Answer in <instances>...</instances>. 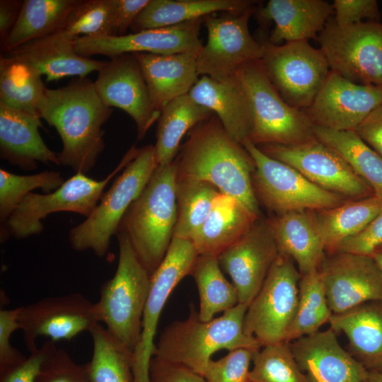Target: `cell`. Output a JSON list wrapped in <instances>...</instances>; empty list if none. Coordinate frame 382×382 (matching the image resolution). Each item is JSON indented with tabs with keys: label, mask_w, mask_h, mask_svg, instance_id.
Returning a JSON list of instances; mask_svg holds the SVG:
<instances>
[{
	"label": "cell",
	"mask_w": 382,
	"mask_h": 382,
	"mask_svg": "<svg viewBox=\"0 0 382 382\" xmlns=\"http://www.w3.org/2000/svg\"><path fill=\"white\" fill-rule=\"evenodd\" d=\"M316 40L331 71L357 84L382 86V23L339 26L330 18Z\"/></svg>",
	"instance_id": "30bf717a"
},
{
	"label": "cell",
	"mask_w": 382,
	"mask_h": 382,
	"mask_svg": "<svg viewBox=\"0 0 382 382\" xmlns=\"http://www.w3.org/2000/svg\"><path fill=\"white\" fill-rule=\"evenodd\" d=\"M381 245L382 210L359 232L340 243L334 253H348L371 256Z\"/></svg>",
	"instance_id": "7dc6e473"
},
{
	"label": "cell",
	"mask_w": 382,
	"mask_h": 382,
	"mask_svg": "<svg viewBox=\"0 0 382 382\" xmlns=\"http://www.w3.org/2000/svg\"><path fill=\"white\" fill-rule=\"evenodd\" d=\"M267 156L298 170L309 181L349 199L374 195L371 188L328 146L314 138L294 145H257Z\"/></svg>",
	"instance_id": "9a60e30c"
},
{
	"label": "cell",
	"mask_w": 382,
	"mask_h": 382,
	"mask_svg": "<svg viewBox=\"0 0 382 382\" xmlns=\"http://www.w3.org/2000/svg\"><path fill=\"white\" fill-rule=\"evenodd\" d=\"M254 11L253 6L239 13L204 18L207 41L197 55L199 75L225 81L236 76L243 65L262 59L263 46L253 38L248 27Z\"/></svg>",
	"instance_id": "4fadbf2b"
},
{
	"label": "cell",
	"mask_w": 382,
	"mask_h": 382,
	"mask_svg": "<svg viewBox=\"0 0 382 382\" xmlns=\"http://www.w3.org/2000/svg\"><path fill=\"white\" fill-rule=\"evenodd\" d=\"M301 277L292 259L279 253L245 315L244 331L260 347L286 342L297 308Z\"/></svg>",
	"instance_id": "8fae6325"
},
{
	"label": "cell",
	"mask_w": 382,
	"mask_h": 382,
	"mask_svg": "<svg viewBox=\"0 0 382 382\" xmlns=\"http://www.w3.org/2000/svg\"><path fill=\"white\" fill-rule=\"evenodd\" d=\"M252 117L249 137L255 145H294L315 138L313 124L304 112L286 103L270 82L261 59L243 65L237 73Z\"/></svg>",
	"instance_id": "ba28073f"
},
{
	"label": "cell",
	"mask_w": 382,
	"mask_h": 382,
	"mask_svg": "<svg viewBox=\"0 0 382 382\" xmlns=\"http://www.w3.org/2000/svg\"><path fill=\"white\" fill-rule=\"evenodd\" d=\"M94 303L80 293L43 298L19 307L18 320L23 340L31 352L38 348L37 340L70 341L98 324Z\"/></svg>",
	"instance_id": "2e32d148"
},
{
	"label": "cell",
	"mask_w": 382,
	"mask_h": 382,
	"mask_svg": "<svg viewBox=\"0 0 382 382\" xmlns=\"http://www.w3.org/2000/svg\"><path fill=\"white\" fill-rule=\"evenodd\" d=\"M174 161L177 180L207 182L260 217L253 184V160L242 144L230 137L216 115L189 132Z\"/></svg>",
	"instance_id": "6da1fadb"
},
{
	"label": "cell",
	"mask_w": 382,
	"mask_h": 382,
	"mask_svg": "<svg viewBox=\"0 0 382 382\" xmlns=\"http://www.w3.org/2000/svg\"><path fill=\"white\" fill-rule=\"evenodd\" d=\"M18 313L19 307L0 311V374L18 364L26 358L11 343V335L20 329Z\"/></svg>",
	"instance_id": "681fc988"
},
{
	"label": "cell",
	"mask_w": 382,
	"mask_h": 382,
	"mask_svg": "<svg viewBox=\"0 0 382 382\" xmlns=\"http://www.w3.org/2000/svg\"><path fill=\"white\" fill-rule=\"evenodd\" d=\"M132 54L146 82L152 105L158 112L173 99L188 94L199 79L196 53Z\"/></svg>",
	"instance_id": "484cf974"
},
{
	"label": "cell",
	"mask_w": 382,
	"mask_h": 382,
	"mask_svg": "<svg viewBox=\"0 0 382 382\" xmlns=\"http://www.w3.org/2000/svg\"><path fill=\"white\" fill-rule=\"evenodd\" d=\"M119 258L112 278L103 284L94 303L98 323L127 349L134 352L141 334L142 318L151 287V274L137 256L128 238L116 234Z\"/></svg>",
	"instance_id": "5b68a950"
},
{
	"label": "cell",
	"mask_w": 382,
	"mask_h": 382,
	"mask_svg": "<svg viewBox=\"0 0 382 382\" xmlns=\"http://www.w3.org/2000/svg\"><path fill=\"white\" fill-rule=\"evenodd\" d=\"M198 254L191 241L173 237L167 253L151 277V287L142 318L140 340L132 352V382H150L149 365L159 318L175 287L190 275Z\"/></svg>",
	"instance_id": "5bb4252c"
},
{
	"label": "cell",
	"mask_w": 382,
	"mask_h": 382,
	"mask_svg": "<svg viewBox=\"0 0 382 382\" xmlns=\"http://www.w3.org/2000/svg\"><path fill=\"white\" fill-rule=\"evenodd\" d=\"M382 105V86L361 85L330 71L304 112L314 125L337 131L354 129Z\"/></svg>",
	"instance_id": "44dd1931"
},
{
	"label": "cell",
	"mask_w": 382,
	"mask_h": 382,
	"mask_svg": "<svg viewBox=\"0 0 382 382\" xmlns=\"http://www.w3.org/2000/svg\"><path fill=\"white\" fill-rule=\"evenodd\" d=\"M94 84L106 105L122 109L134 120L139 140L158 121L160 112L152 105L146 82L132 53L110 57L98 71Z\"/></svg>",
	"instance_id": "ffe728a7"
},
{
	"label": "cell",
	"mask_w": 382,
	"mask_h": 382,
	"mask_svg": "<svg viewBox=\"0 0 382 382\" xmlns=\"http://www.w3.org/2000/svg\"><path fill=\"white\" fill-rule=\"evenodd\" d=\"M23 1H0V42H4L20 15Z\"/></svg>",
	"instance_id": "db71d44e"
},
{
	"label": "cell",
	"mask_w": 382,
	"mask_h": 382,
	"mask_svg": "<svg viewBox=\"0 0 382 382\" xmlns=\"http://www.w3.org/2000/svg\"><path fill=\"white\" fill-rule=\"evenodd\" d=\"M332 315L319 271L302 275L297 308L286 342L319 331L322 325L329 323Z\"/></svg>",
	"instance_id": "ab89813d"
},
{
	"label": "cell",
	"mask_w": 382,
	"mask_h": 382,
	"mask_svg": "<svg viewBox=\"0 0 382 382\" xmlns=\"http://www.w3.org/2000/svg\"><path fill=\"white\" fill-rule=\"evenodd\" d=\"M251 382H308L289 347L282 342L261 347L253 352Z\"/></svg>",
	"instance_id": "60d3db41"
},
{
	"label": "cell",
	"mask_w": 382,
	"mask_h": 382,
	"mask_svg": "<svg viewBox=\"0 0 382 382\" xmlns=\"http://www.w3.org/2000/svg\"><path fill=\"white\" fill-rule=\"evenodd\" d=\"M93 354L87 363L90 382H132V352L100 323L89 332Z\"/></svg>",
	"instance_id": "74e56055"
},
{
	"label": "cell",
	"mask_w": 382,
	"mask_h": 382,
	"mask_svg": "<svg viewBox=\"0 0 382 382\" xmlns=\"http://www.w3.org/2000/svg\"><path fill=\"white\" fill-rule=\"evenodd\" d=\"M188 95L216 115L234 141L243 144L249 139L252 129L251 112L237 76L225 81H216L202 76Z\"/></svg>",
	"instance_id": "83f0119b"
},
{
	"label": "cell",
	"mask_w": 382,
	"mask_h": 382,
	"mask_svg": "<svg viewBox=\"0 0 382 382\" xmlns=\"http://www.w3.org/2000/svg\"><path fill=\"white\" fill-rule=\"evenodd\" d=\"M221 192L201 180H177V221L173 237L190 240L209 216Z\"/></svg>",
	"instance_id": "f35d334b"
},
{
	"label": "cell",
	"mask_w": 382,
	"mask_h": 382,
	"mask_svg": "<svg viewBox=\"0 0 382 382\" xmlns=\"http://www.w3.org/2000/svg\"><path fill=\"white\" fill-rule=\"evenodd\" d=\"M339 26H347L367 21H380L381 12L376 0H335L332 4Z\"/></svg>",
	"instance_id": "c3c4849f"
},
{
	"label": "cell",
	"mask_w": 382,
	"mask_h": 382,
	"mask_svg": "<svg viewBox=\"0 0 382 382\" xmlns=\"http://www.w3.org/2000/svg\"><path fill=\"white\" fill-rule=\"evenodd\" d=\"M353 131L382 156V105L374 110Z\"/></svg>",
	"instance_id": "f5cc1de1"
},
{
	"label": "cell",
	"mask_w": 382,
	"mask_h": 382,
	"mask_svg": "<svg viewBox=\"0 0 382 382\" xmlns=\"http://www.w3.org/2000/svg\"><path fill=\"white\" fill-rule=\"evenodd\" d=\"M214 113L195 102L188 94L166 104L160 112L154 146L158 166L171 163L180 149L183 136Z\"/></svg>",
	"instance_id": "1f68e13d"
},
{
	"label": "cell",
	"mask_w": 382,
	"mask_h": 382,
	"mask_svg": "<svg viewBox=\"0 0 382 382\" xmlns=\"http://www.w3.org/2000/svg\"><path fill=\"white\" fill-rule=\"evenodd\" d=\"M260 218L236 199L221 192L209 216L190 241L198 255L217 257Z\"/></svg>",
	"instance_id": "f546056e"
},
{
	"label": "cell",
	"mask_w": 382,
	"mask_h": 382,
	"mask_svg": "<svg viewBox=\"0 0 382 382\" xmlns=\"http://www.w3.org/2000/svg\"><path fill=\"white\" fill-rule=\"evenodd\" d=\"M36 382H90L87 364L76 363L64 349H57L44 364Z\"/></svg>",
	"instance_id": "f6af8a7d"
},
{
	"label": "cell",
	"mask_w": 382,
	"mask_h": 382,
	"mask_svg": "<svg viewBox=\"0 0 382 382\" xmlns=\"http://www.w3.org/2000/svg\"><path fill=\"white\" fill-rule=\"evenodd\" d=\"M371 256L374 258L382 270V245L376 250Z\"/></svg>",
	"instance_id": "9f6ffc18"
},
{
	"label": "cell",
	"mask_w": 382,
	"mask_h": 382,
	"mask_svg": "<svg viewBox=\"0 0 382 382\" xmlns=\"http://www.w3.org/2000/svg\"><path fill=\"white\" fill-rule=\"evenodd\" d=\"M111 0H78L61 30L74 39L111 36Z\"/></svg>",
	"instance_id": "7bdbcfd3"
},
{
	"label": "cell",
	"mask_w": 382,
	"mask_h": 382,
	"mask_svg": "<svg viewBox=\"0 0 382 382\" xmlns=\"http://www.w3.org/2000/svg\"><path fill=\"white\" fill-rule=\"evenodd\" d=\"M190 275L198 289L200 320L209 321L239 303L237 291L224 277L217 257L198 255Z\"/></svg>",
	"instance_id": "d590c367"
},
{
	"label": "cell",
	"mask_w": 382,
	"mask_h": 382,
	"mask_svg": "<svg viewBox=\"0 0 382 382\" xmlns=\"http://www.w3.org/2000/svg\"><path fill=\"white\" fill-rule=\"evenodd\" d=\"M149 378L150 382H207L202 375L155 356L150 361Z\"/></svg>",
	"instance_id": "816d5d0a"
},
{
	"label": "cell",
	"mask_w": 382,
	"mask_h": 382,
	"mask_svg": "<svg viewBox=\"0 0 382 382\" xmlns=\"http://www.w3.org/2000/svg\"><path fill=\"white\" fill-rule=\"evenodd\" d=\"M150 0H111V36L127 35V31Z\"/></svg>",
	"instance_id": "f907efd6"
},
{
	"label": "cell",
	"mask_w": 382,
	"mask_h": 382,
	"mask_svg": "<svg viewBox=\"0 0 382 382\" xmlns=\"http://www.w3.org/2000/svg\"><path fill=\"white\" fill-rule=\"evenodd\" d=\"M40 116L18 110L0 102V156L25 170L37 168L38 163L60 165L58 154L41 137Z\"/></svg>",
	"instance_id": "cb8c5ba5"
},
{
	"label": "cell",
	"mask_w": 382,
	"mask_h": 382,
	"mask_svg": "<svg viewBox=\"0 0 382 382\" xmlns=\"http://www.w3.org/2000/svg\"><path fill=\"white\" fill-rule=\"evenodd\" d=\"M157 167L154 146L149 144L139 149L136 156L103 192L93 212L69 231L72 248L81 252L90 250L98 257L105 256L125 214Z\"/></svg>",
	"instance_id": "8992f818"
},
{
	"label": "cell",
	"mask_w": 382,
	"mask_h": 382,
	"mask_svg": "<svg viewBox=\"0 0 382 382\" xmlns=\"http://www.w3.org/2000/svg\"><path fill=\"white\" fill-rule=\"evenodd\" d=\"M334 13L323 0H270L259 11L262 21H272L270 42L281 43L316 39Z\"/></svg>",
	"instance_id": "d4e9b609"
},
{
	"label": "cell",
	"mask_w": 382,
	"mask_h": 382,
	"mask_svg": "<svg viewBox=\"0 0 382 382\" xmlns=\"http://www.w3.org/2000/svg\"><path fill=\"white\" fill-rule=\"evenodd\" d=\"M112 112L94 82L86 77L74 79L63 87L46 88L38 113L61 137L60 165L84 174L94 167L105 148L102 127Z\"/></svg>",
	"instance_id": "7a4b0ae2"
},
{
	"label": "cell",
	"mask_w": 382,
	"mask_h": 382,
	"mask_svg": "<svg viewBox=\"0 0 382 382\" xmlns=\"http://www.w3.org/2000/svg\"><path fill=\"white\" fill-rule=\"evenodd\" d=\"M57 349L54 342H45L22 362L0 374V382H36L44 364Z\"/></svg>",
	"instance_id": "bcb514c9"
},
{
	"label": "cell",
	"mask_w": 382,
	"mask_h": 382,
	"mask_svg": "<svg viewBox=\"0 0 382 382\" xmlns=\"http://www.w3.org/2000/svg\"><path fill=\"white\" fill-rule=\"evenodd\" d=\"M138 151L139 149L132 146L115 169L103 180L76 173L52 192L28 194L1 226V242L11 236L23 239L40 234L44 229L42 220L52 213L69 212L88 217L98 205L110 180L127 166Z\"/></svg>",
	"instance_id": "52a82bcc"
},
{
	"label": "cell",
	"mask_w": 382,
	"mask_h": 382,
	"mask_svg": "<svg viewBox=\"0 0 382 382\" xmlns=\"http://www.w3.org/2000/svg\"><path fill=\"white\" fill-rule=\"evenodd\" d=\"M74 40L57 30L1 55L28 65L41 76L45 75L47 81L72 76L86 77L106 64L108 61L96 60L76 53Z\"/></svg>",
	"instance_id": "603a6c76"
},
{
	"label": "cell",
	"mask_w": 382,
	"mask_h": 382,
	"mask_svg": "<svg viewBox=\"0 0 382 382\" xmlns=\"http://www.w3.org/2000/svg\"><path fill=\"white\" fill-rule=\"evenodd\" d=\"M255 350L240 348L218 360L211 359L203 374L207 382H251L250 366Z\"/></svg>",
	"instance_id": "ee69618b"
},
{
	"label": "cell",
	"mask_w": 382,
	"mask_h": 382,
	"mask_svg": "<svg viewBox=\"0 0 382 382\" xmlns=\"http://www.w3.org/2000/svg\"><path fill=\"white\" fill-rule=\"evenodd\" d=\"M248 0H150L132 26L133 33L203 18L218 11L239 13L253 6Z\"/></svg>",
	"instance_id": "4dcf8cb0"
},
{
	"label": "cell",
	"mask_w": 382,
	"mask_h": 382,
	"mask_svg": "<svg viewBox=\"0 0 382 382\" xmlns=\"http://www.w3.org/2000/svg\"><path fill=\"white\" fill-rule=\"evenodd\" d=\"M59 171L45 170L32 175H17L0 169V221L3 225L22 201L34 190L50 193L64 182Z\"/></svg>",
	"instance_id": "b9f144b4"
},
{
	"label": "cell",
	"mask_w": 382,
	"mask_h": 382,
	"mask_svg": "<svg viewBox=\"0 0 382 382\" xmlns=\"http://www.w3.org/2000/svg\"><path fill=\"white\" fill-rule=\"evenodd\" d=\"M78 0H24L18 18L6 40L4 52L61 29Z\"/></svg>",
	"instance_id": "836d02e7"
},
{
	"label": "cell",
	"mask_w": 382,
	"mask_h": 382,
	"mask_svg": "<svg viewBox=\"0 0 382 382\" xmlns=\"http://www.w3.org/2000/svg\"><path fill=\"white\" fill-rule=\"evenodd\" d=\"M260 42L263 69L282 99L296 109L308 108L330 72L323 52L308 41L276 45L264 39Z\"/></svg>",
	"instance_id": "7c38bea8"
},
{
	"label": "cell",
	"mask_w": 382,
	"mask_h": 382,
	"mask_svg": "<svg viewBox=\"0 0 382 382\" xmlns=\"http://www.w3.org/2000/svg\"><path fill=\"white\" fill-rule=\"evenodd\" d=\"M279 251L267 219L260 218L240 239L218 257L238 296L249 305L262 286Z\"/></svg>",
	"instance_id": "d6986e66"
},
{
	"label": "cell",
	"mask_w": 382,
	"mask_h": 382,
	"mask_svg": "<svg viewBox=\"0 0 382 382\" xmlns=\"http://www.w3.org/2000/svg\"><path fill=\"white\" fill-rule=\"evenodd\" d=\"M316 139L337 154L382 199V156L352 130L337 131L313 125Z\"/></svg>",
	"instance_id": "e575fe53"
},
{
	"label": "cell",
	"mask_w": 382,
	"mask_h": 382,
	"mask_svg": "<svg viewBox=\"0 0 382 382\" xmlns=\"http://www.w3.org/2000/svg\"><path fill=\"white\" fill-rule=\"evenodd\" d=\"M247 308L248 305L238 303L221 316L203 321L192 305L186 319L172 322L164 328L154 356L203 376L211 357L218 351L260 349L257 341L244 331Z\"/></svg>",
	"instance_id": "3957f363"
},
{
	"label": "cell",
	"mask_w": 382,
	"mask_h": 382,
	"mask_svg": "<svg viewBox=\"0 0 382 382\" xmlns=\"http://www.w3.org/2000/svg\"><path fill=\"white\" fill-rule=\"evenodd\" d=\"M366 382H382V372L368 371Z\"/></svg>",
	"instance_id": "11a10c76"
},
{
	"label": "cell",
	"mask_w": 382,
	"mask_h": 382,
	"mask_svg": "<svg viewBox=\"0 0 382 382\" xmlns=\"http://www.w3.org/2000/svg\"><path fill=\"white\" fill-rule=\"evenodd\" d=\"M381 210L382 199L372 195L349 199L331 209L313 211L326 253H334L340 243L359 232Z\"/></svg>",
	"instance_id": "d6a6232c"
},
{
	"label": "cell",
	"mask_w": 382,
	"mask_h": 382,
	"mask_svg": "<svg viewBox=\"0 0 382 382\" xmlns=\"http://www.w3.org/2000/svg\"><path fill=\"white\" fill-rule=\"evenodd\" d=\"M267 220L279 253L292 259L301 276L319 270L326 251L313 211L292 212Z\"/></svg>",
	"instance_id": "f1b7e54d"
},
{
	"label": "cell",
	"mask_w": 382,
	"mask_h": 382,
	"mask_svg": "<svg viewBox=\"0 0 382 382\" xmlns=\"http://www.w3.org/2000/svg\"><path fill=\"white\" fill-rule=\"evenodd\" d=\"M289 343L308 382H366L368 371L345 350L330 328Z\"/></svg>",
	"instance_id": "7402d4cb"
},
{
	"label": "cell",
	"mask_w": 382,
	"mask_h": 382,
	"mask_svg": "<svg viewBox=\"0 0 382 382\" xmlns=\"http://www.w3.org/2000/svg\"><path fill=\"white\" fill-rule=\"evenodd\" d=\"M204 18L122 36L80 37L74 40V48L76 53L88 57L102 54L110 58L126 53L198 54L203 45L199 34Z\"/></svg>",
	"instance_id": "ac0fdd59"
},
{
	"label": "cell",
	"mask_w": 382,
	"mask_h": 382,
	"mask_svg": "<svg viewBox=\"0 0 382 382\" xmlns=\"http://www.w3.org/2000/svg\"><path fill=\"white\" fill-rule=\"evenodd\" d=\"M176 181L174 161L158 166L129 207L117 231L128 238L151 276L163 260L173 238L177 221Z\"/></svg>",
	"instance_id": "277c9868"
},
{
	"label": "cell",
	"mask_w": 382,
	"mask_h": 382,
	"mask_svg": "<svg viewBox=\"0 0 382 382\" xmlns=\"http://www.w3.org/2000/svg\"><path fill=\"white\" fill-rule=\"evenodd\" d=\"M41 76L28 65L1 54L0 102L40 116L39 105L47 88Z\"/></svg>",
	"instance_id": "8d00e7d4"
},
{
	"label": "cell",
	"mask_w": 382,
	"mask_h": 382,
	"mask_svg": "<svg viewBox=\"0 0 382 382\" xmlns=\"http://www.w3.org/2000/svg\"><path fill=\"white\" fill-rule=\"evenodd\" d=\"M318 271L333 314L366 302L382 301V270L371 255L330 253Z\"/></svg>",
	"instance_id": "e0dca14e"
},
{
	"label": "cell",
	"mask_w": 382,
	"mask_h": 382,
	"mask_svg": "<svg viewBox=\"0 0 382 382\" xmlns=\"http://www.w3.org/2000/svg\"><path fill=\"white\" fill-rule=\"evenodd\" d=\"M336 333H343L349 351L369 372H382V301H371L339 314L329 321Z\"/></svg>",
	"instance_id": "4316f807"
},
{
	"label": "cell",
	"mask_w": 382,
	"mask_h": 382,
	"mask_svg": "<svg viewBox=\"0 0 382 382\" xmlns=\"http://www.w3.org/2000/svg\"><path fill=\"white\" fill-rule=\"evenodd\" d=\"M242 145L254 162L255 196L277 216L331 209L349 200L316 185L293 167L265 154L250 140L245 139Z\"/></svg>",
	"instance_id": "9c48e42d"
}]
</instances>
